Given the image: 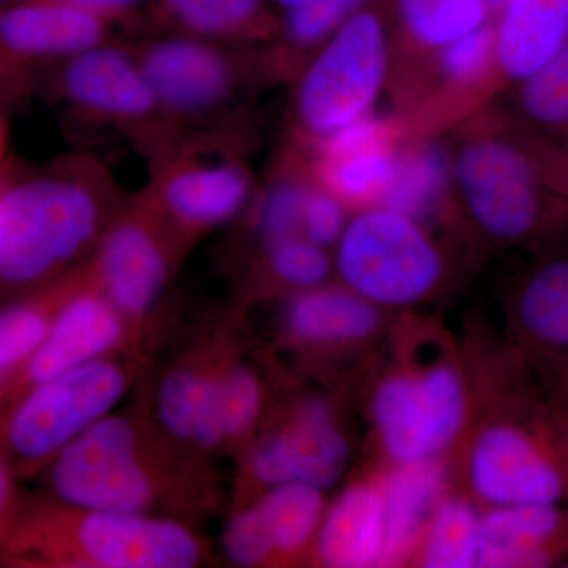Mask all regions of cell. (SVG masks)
I'll return each mask as SVG.
<instances>
[{
    "label": "cell",
    "instance_id": "11",
    "mask_svg": "<svg viewBox=\"0 0 568 568\" xmlns=\"http://www.w3.org/2000/svg\"><path fill=\"white\" fill-rule=\"evenodd\" d=\"M77 541L92 566L108 568H190L200 560L192 532L168 519L140 514L88 511Z\"/></svg>",
    "mask_w": 568,
    "mask_h": 568
},
{
    "label": "cell",
    "instance_id": "12",
    "mask_svg": "<svg viewBox=\"0 0 568 568\" xmlns=\"http://www.w3.org/2000/svg\"><path fill=\"white\" fill-rule=\"evenodd\" d=\"M396 133L394 123L369 114L321 140L317 174L324 189L343 203L379 205L399 152Z\"/></svg>",
    "mask_w": 568,
    "mask_h": 568
},
{
    "label": "cell",
    "instance_id": "13",
    "mask_svg": "<svg viewBox=\"0 0 568 568\" xmlns=\"http://www.w3.org/2000/svg\"><path fill=\"white\" fill-rule=\"evenodd\" d=\"M568 558V508L491 507L481 515L477 567H548Z\"/></svg>",
    "mask_w": 568,
    "mask_h": 568
},
{
    "label": "cell",
    "instance_id": "25",
    "mask_svg": "<svg viewBox=\"0 0 568 568\" xmlns=\"http://www.w3.org/2000/svg\"><path fill=\"white\" fill-rule=\"evenodd\" d=\"M248 186L245 171L234 164L193 168L171 178L164 200L179 219L209 224L233 215L244 204Z\"/></svg>",
    "mask_w": 568,
    "mask_h": 568
},
{
    "label": "cell",
    "instance_id": "38",
    "mask_svg": "<svg viewBox=\"0 0 568 568\" xmlns=\"http://www.w3.org/2000/svg\"><path fill=\"white\" fill-rule=\"evenodd\" d=\"M552 410L568 437V369L556 375V399Z\"/></svg>",
    "mask_w": 568,
    "mask_h": 568
},
{
    "label": "cell",
    "instance_id": "15",
    "mask_svg": "<svg viewBox=\"0 0 568 568\" xmlns=\"http://www.w3.org/2000/svg\"><path fill=\"white\" fill-rule=\"evenodd\" d=\"M497 69L528 80L568 43V0H510L496 22Z\"/></svg>",
    "mask_w": 568,
    "mask_h": 568
},
{
    "label": "cell",
    "instance_id": "20",
    "mask_svg": "<svg viewBox=\"0 0 568 568\" xmlns=\"http://www.w3.org/2000/svg\"><path fill=\"white\" fill-rule=\"evenodd\" d=\"M121 332L118 313L106 302L81 295L65 306L43 345L32 355L29 377L40 384L95 361L115 345Z\"/></svg>",
    "mask_w": 568,
    "mask_h": 568
},
{
    "label": "cell",
    "instance_id": "24",
    "mask_svg": "<svg viewBox=\"0 0 568 568\" xmlns=\"http://www.w3.org/2000/svg\"><path fill=\"white\" fill-rule=\"evenodd\" d=\"M452 179V156L435 142L399 151L394 174L379 205L428 222L446 200Z\"/></svg>",
    "mask_w": 568,
    "mask_h": 568
},
{
    "label": "cell",
    "instance_id": "5",
    "mask_svg": "<svg viewBox=\"0 0 568 568\" xmlns=\"http://www.w3.org/2000/svg\"><path fill=\"white\" fill-rule=\"evenodd\" d=\"M470 487L491 507L568 503V437L555 410L536 428L488 425L470 448Z\"/></svg>",
    "mask_w": 568,
    "mask_h": 568
},
{
    "label": "cell",
    "instance_id": "32",
    "mask_svg": "<svg viewBox=\"0 0 568 568\" xmlns=\"http://www.w3.org/2000/svg\"><path fill=\"white\" fill-rule=\"evenodd\" d=\"M365 0H302L290 9L287 39L297 47H313L331 39L361 11Z\"/></svg>",
    "mask_w": 568,
    "mask_h": 568
},
{
    "label": "cell",
    "instance_id": "10",
    "mask_svg": "<svg viewBox=\"0 0 568 568\" xmlns=\"http://www.w3.org/2000/svg\"><path fill=\"white\" fill-rule=\"evenodd\" d=\"M349 444L321 399H310L293 420L254 452V476L263 484H305L324 491L342 478Z\"/></svg>",
    "mask_w": 568,
    "mask_h": 568
},
{
    "label": "cell",
    "instance_id": "27",
    "mask_svg": "<svg viewBox=\"0 0 568 568\" xmlns=\"http://www.w3.org/2000/svg\"><path fill=\"white\" fill-rule=\"evenodd\" d=\"M481 515L463 497H448L437 507L418 547L426 568H473L478 564Z\"/></svg>",
    "mask_w": 568,
    "mask_h": 568
},
{
    "label": "cell",
    "instance_id": "6",
    "mask_svg": "<svg viewBox=\"0 0 568 568\" xmlns=\"http://www.w3.org/2000/svg\"><path fill=\"white\" fill-rule=\"evenodd\" d=\"M466 413L465 381L447 362L390 373L373 398L377 436L395 465L439 458L462 433Z\"/></svg>",
    "mask_w": 568,
    "mask_h": 568
},
{
    "label": "cell",
    "instance_id": "34",
    "mask_svg": "<svg viewBox=\"0 0 568 568\" xmlns=\"http://www.w3.org/2000/svg\"><path fill=\"white\" fill-rule=\"evenodd\" d=\"M47 321L31 306L7 310L0 320V366L2 372L20 364L43 345Z\"/></svg>",
    "mask_w": 568,
    "mask_h": 568
},
{
    "label": "cell",
    "instance_id": "8",
    "mask_svg": "<svg viewBox=\"0 0 568 568\" xmlns=\"http://www.w3.org/2000/svg\"><path fill=\"white\" fill-rule=\"evenodd\" d=\"M125 381L118 366L92 361L40 383L11 417L10 446L24 458L65 447L118 405Z\"/></svg>",
    "mask_w": 568,
    "mask_h": 568
},
{
    "label": "cell",
    "instance_id": "23",
    "mask_svg": "<svg viewBox=\"0 0 568 568\" xmlns=\"http://www.w3.org/2000/svg\"><path fill=\"white\" fill-rule=\"evenodd\" d=\"M379 324L377 305L349 287H313L287 310V327L308 343L362 342L375 335Z\"/></svg>",
    "mask_w": 568,
    "mask_h": 568
},
{
    "label": "cell",
    "instance_id": "2",
    "mask_svg": "<svg viewBox=\"0 0 568 568\" xmlns=\"http://www.w3.org/2000/svg\"><path fill=\"white\" fill-rule=\"evenodd\" d=\"M99 224L95 197L70 179H33L11 186L0 201V275L36 282L71 260Z\"/></svg>",
    "mask_w": 568,
    "mask_h": 568
},
{
    "label": "cell",
    "instance_id": "41",
    "mask_svg": "<svg viewBox=\"0 0 568 568\" xmlns=\"http://www.w3.org/2000/svg\"><path fill=\"white\" fill-rule=\"evenodd\" d=\"M276 2L282 3V6L287 7V9H293V7L297 6V3H301L302 0H276Z\"/></svg>",
    "mask_w": 568,
    "mask_h": 568
},
{
    "label": "cell",
    "instance_id": "36",
    "mask_svg": "<svg viewBox=\"0 0 568 568\" xmlns=\"http://www.w3.org/2000/svg\"><path fill=\"white\" fill-rule=\"evenodd\" d=\"M308 186L294 181L275 185L261 209V230L275 244L283 239L302 235V219ZM304 237V235H302Z\"/></svg>",
    "mask_w": 568,
    "mask_h": 568
},
{
    "label": "cell",
    "instance_id": "7",
    "mask_svg": "<svg viewBox=\"0 0 568 568\" xmlns=\"http://www.w3.org/2000/svg\"><path fill=\"white\" fill-rule=\"evenodd\" d=\"M52 487L85 511L141 514L151 507L153 485L136 455V436L121 417H103L59 450Z\"/></svg>",
    "mask_w": 568,
    "mask_h": 568
},
{
    "label": "cell",
    "instance_id": "1",
    "mask_svg": "<svg viewBox=\"0 0 568 568\" xmlns=\"http://www.w3.org/2000/svg\"><path fill=\"white\" fill-rule=\"evenodd\" d=\"M452 179L470 219L489 237L544 239L568 248V186L540 149L476 133L452 156Z\"/></svg>",
    "mask_w": 568,
    "mask_h": 568
},
{
    "label": "cell",
    "instance_id": "37",
    "mask_svg": "<svg viewBox=\"0 0 568 568\" xmlns=\"http://www.w3.org/2000/svg\"><path fill=\"white\" fill-rule=\"evenodd\" d=\"M343 201L324 190H308L302 219V235L317 245L339 241L346 227Z\"/></svg>",
    "mask_w": 568,
    "mask_h": 568
},
{
    "label": "cell",
    "instance_id": "26",
    "mask_svg": "<svg viewBox=\"0 0 568 568\" xmlns=\"http://www.w3.org/2000/svg\"><path fill=\"white\" fill-rule=\"evenodd\" d=\"M518 110L545 148L568 160V43L556 58L519 82Z\"/></svg>",
    "mask_w": 568,
    "mask_h": 568
},
{
    "label": "cell",
    "instance_id": "35",
    "mask_svg": "<svg viewBox=\"0 0 568 568\" xmlns=\"http://www.w3.org/2000/svg\"><path fill=\"white\" fill-rule=\"evenodd\" d=\"M226 555L239 566H260L275 551V540L261 508L242 511L227 526L223 537Z\"/></svg>",
    "mask_w": 568,
    "mask_h": 568
},
{
    "label": "cell",
    "instance_id": "4",
    "mask_svg": "<svg viewBox=\"0 0 568 568\" xmlns=\"http://www.w3.org/2000/svg\"><path fill=\"white\" fill-rule=\"evenodd\" d=\"M387 29L373 10L358 11L325 40L298 84L295 110L305 132L325 140L372 114L387 80Z\"/></svg>",
    "mask_w": 568,
    "mask_h": 568
},
{
    "label": "cell",
    "instance_id": "33",
    "mask_svg": "<svg viewBox=\"0 0 568 568\" xmlns=\"http://www.w3.org/2000/svg\"><path fill=\"white\" fill-rule=\"evenodd\" d=\"M272 265L284 282L305 290L320 286L331 271L323 245L302 235L272 244Z\"/></svg>",
    "mask_w": 568,
    "mask_h": 568
},
{
    "label": "cell",
    "instance_id": "19",
    "mask_svg": "<svg viewBox=\"0 0 568 568\" xmlns=\"http://www.w3.org/2000/svg\"><path fill=\"white\" fill-rule=\"evenodd\" d=\"M63 85L74 103L114 118H140L156 102L142 70L112 48L95 47L74 55Z\"/></svg>",
    "mask_w": 568,
    "mask_h": 568
},
{
    "label": "cell",
    "instance_id": "14",
    "mask_svg": "<svg viewBox=\"0 0 568 568\" xmlns=\"http://www.w3.org/2000/svg\"><path fill=\"white\" fill-rule=\"evenodd\" d=\"M156 102L179 112L209 110L230 91L231 70L220 52L197 41L155 44L141 65Z\"/></svg>",
    "mask_w": 568,
    "mask_h": 568
},
{
    "label": "cell",
    "instance_id": "21",
    "mask_svg": "<svg viewBox=\"0 0 568 568\" xmlns=\"http://www.w3.org/2000/svg\"><path fill=\"white\" fill-rule=\"evenodd\" d=\"M104 286L119 310L140 315L151 308L166 282V261L151 234L138 226L112 231L100 252Z\"/></svg>",
    "mask_w": 568,
    "mask_h": 568
},
{
    "label": "cell",
    "instance_id": "29",
    "mask_svg": "<svg viewBox=\"0 0 568 568\" xmlns=\"http://www.w3.org/2000/svg\"><path fill=\"white\" fill-rule=\"evenodd\" d=\"M278 551L297 552L315 536L323 518V491L305 484L275 485L261 503Z\"/></svg>",
    "mask_w": 568,
    "mask_h": 568
},
{
    "label": "cell",
    "instance_id": "40",
    "mask_svg": "<svg viewBox=\"0 0 568 568\" xmlns=\"http://www.w3.org/2000/svg\"><path fill=\"white\" fill-rule=\"evenodd\" d=\"M484 2L485 6H487L489 14H497V17H499L500 11L506 9L510 0H484Z\"/></svg>",
    "mask_w": 568,
    "mask_h": 568
},
{
    "label": "cell",
    "instance_id": "9",
    "mask_svg": "<svg viewBox=\"0 0 568 568\" xmlns=\"http://www.w3.org/2000/svg\"><path fill=\"white\" fill-rule=\"evenodd\" d=\"M260 405V384L246 369L220 379L181 369L164 379L159 394V416L168 432L204 447L248 432Z\"/></svg>",
    "mask_w": 568,
    "mask_h": 568
},
{
    "label": "cell",
    "instance_id": "22",
    "mask_svg": "<svg viewBox=\"0 0 568 568\" xmlns=\"http://www.w3.org/2000/svg\"><path fill=\"white\" fill-rule=\"evenodd\" d=\"M519 328L548 358L555 373L568 369V248L538 265L519 290Z\"/></svg>",
    "mask_w": 568,
    "mask_h": 568
},
{
    "label": "cell",
    "instance_id": "18",
    "mask_svg": "<svg viewBox=\"0 0 568 568\" xmlns=\"http://www.w3.org/2000/svg\"><path fill=\"white\" fill-rule=\"evenodd\" d=\"M103 32L100 14L65 0L14 7L0 20L3 47L21 55H77L95 48Z\"/></svg>",
    "mask_w": 568,
    "mask_h": 568
},
{
    "label": "cell",
    "instance_id": "28",
    "mask_svg": "<svg viewBox=\"0 0 568 568\" xmlns=\"http://www.w3.org/2000/svg\"><path fill=\"white\" fill-rule=\"evenodd\" d=\"M407 39L424 50L439 51L452 41L487 24L484 0H395Z\"/></svg>",
    "mask_w": 568,
    "mask_h": 568
},
{
    "label": "cell",
    "instance_id": "30",
    "mask_svg": "<svg viewBox=\"0 0 568 568\" xmlns=\"http://www.w3.org/2000/svg\"><path fill=\"white\" fill-rule=\"evenodd\" d=\"M186 28L207 36H246L264 29L261 0H163Z\"/></svg>",
    "mask_w": 568,
    "mask_h": 568
},
{
    "label": "cell",
    "instance_id": "17",
    "mask_svg": "<svg viewBox=\"0 0 568 568\" xmlns=\"http://www.w3.org/2000/svg\"><path fill=\"white\" fill-rule=\"evenodd\" d=\"M386 547V500L381 484L346 489L321 525L317 549L325 566L383 567Z\"/></svg>",
    "mask_w": 568,
    "mask_h": 568
},
{
    "label": "cell",
    "instance_id": "16",
    "mask_svg": "<svg viewBox=\"0 0 568 568\" xmlns=\"http://www.w3.org/2000/svg\"><path fill=\"white\" fill-rule=\"evenodd\" d=\"M379 484L387 515L383 567L399 566L418 551L433 515L446 499L448 474L439 458L424 459L395 465Z\"/></svg>",
    "mask_w": 568,
    "mask_h": 568
},
{
    "label": "cell",
    "instance_id": "31",
    "mask_svg": "<svg viewBox=\"0 0 568 568\" xmlns=\"http://www.w3.org/2000/svg\"><path fill=\"white\" fill-rule=\"evenodd\" d=\"M437 69L454 88H473L496 63V26H480L437 51Z\"/></svg>",
    "mask_w": 568,
    "mask_h": 568
},
{
    "label": "cell",
    "instance_id": "3",
    "mask_svg": "<svg viewBox=\"0 0 568 568\" xmlns=\"http://www.w3.org/2000/svg\"><path fill=\"white\" fill-rule=\"evenodd\" d=\"M336 264L346 286L377 306L417 304L444 275L424 223L386 205L365 207L346 224Z\"/></svg>",
    "mask_w": 568,
    "mask_h": 568
},
{
    "label": "cell",
    "instance_id": "39",
    "mask_svg": "<svg viewBox=\"0 0 568 568\" xmlns=\"http://www.w3.org/2000/svg\"><path fill=\"white\" fill-rule=\"evenodd\" d=\"M65 2L93 11V13L102 17V14L118 13V11L129 9L136 0H65Z\"/></svg>",
    "mask_w": 568,
    "mask_h": 568
}]
</instances>
